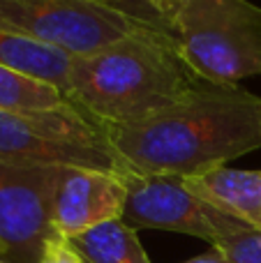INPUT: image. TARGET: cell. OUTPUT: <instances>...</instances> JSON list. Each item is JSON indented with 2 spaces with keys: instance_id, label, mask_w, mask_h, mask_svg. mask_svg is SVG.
Returning <instances> with one entry per match:
<instances>
[{
  "instance_id": "1",
  "label": "cell",
  "mask_w": 261,
  "mask_h": 263,
  "mask_svg": "<svg viewBox=\"0 0 261 263\" xmlns=\"http://www.w3.org/2000/svg\"><path fill=\"white\" fill-rule=\"evenodd\" d=\"M104 132L132 176L192 178L261 148V97L203 81L171 109Z\"/></svg>"
},
{
  "instance_id": "2",
  "label": "cell",
  "mask_w": 261,
  "mask_h": 263,
  "mask_svg": "<svg viewBox=\"0 0 261 263\" xmlns=\"http://www.w3.org/2000/svg\"><path fill=\"white\" fill-rule=\"evenodd\" d=\"M171 32L146 28L72 58L63 95L100 127H123L176 106L201 86Z\"/></svg>"
},
{
  "instance_id": "3",
  "label": "cell",
  "mask_w": 261,
  "mask_h": 263,
  "mask_svg": "<svg viewBox=\"0 0 261 263\" xmlns=\"http://www.w3.org/2000/svg\"><path fill=\"white\" fill-rule=\"evenodd\" d=\"M180 55L206 83L261 77V7L250 0H188L166 16Z\"/></svg>"
},
{
  "instance_id": "4",
  "label": "cell",
  "mask_w": 261,
  "mask_h": 263,
  "mask_svg": "<svg viewBox=\"0 0 261 263\" xmlns=\"http://www.w3.org/2000/svg\"><path fill=\"white\" fill-rule=\"evenodd\" d=\"M0 159L26 166L88 168L129 178L104 127L72 104L44 111H0Z\"/></svg>"
},
{
  "instance_id": "5",
  "label": "cell",
  "mask_w": 261,
  "mask_h": 263,
  "mask_svg": "<svg viewBox=\"0 0 261 263\" xmlns=\"http://www.w3.org/2000/svg\"><path fill=\"white\" fill-rule=\"evenodd\" d=\"M0 28L77 58L153 26L90 0H0Z\"/></svg>"
},
{
  "instance_id": "6",
  "label": "cell",
  "mask_w": 261,
  "mask_h": 263,
  "mask_svg": "<svg viewBox=\"0 0 261 263\" xmlns=\"http://www.w3.org/2000/svg\"><path fill=\"white\" fill-rule=\"evenodd\" d=\"M123 222L134 231L162 229L201 238L211 247L243 229H252L192 194L185 187V178L178 176H129Z\"/></svg>"
},
{
  "instance_id": "7",
  "label": "cell",
  "mask_w": 261,
  "mask_h": 263,
  "mask_svg": "<svg viewBox=\"0 0 261 263\" xmlns=\"http://www.w3.org/2000/svg\"><path fill=\"white\" fill-rule=\"evenodd\" d=\"M65 168L0 159V250L7 263H37L53 236L51 208Z\"/></svg>"
},
{
  "instance_id": "8",
  "label": "cell",
  "mask_w": 261,
  "mask_h": 263,
  "mask_svg": "<svg viewBox=\"0 0 261 263\" xmlns=\"http://www.w3.org/2000/svg\"><path fill=\"white\" fill-rule=\"evenodd\" d=\"M125 203V176L88 168H65L51 208V227L58 236L69 240L97 224L123 219Z\"/></svg>"
},
{
  "instance_id": "9",
  "label": "cell",
  "mask_w": 261,
  "mask_h": 263,
  "mask_svg": "<svg viewBox=\"0 0 261 263\" xmlns=\"http://www.w3.org/2000/svg\"><path fill=\"white\" fill-rule=\"evenodd\" d=\"M185 187L199 199L261 231V168L220 166L185 178Z\"/></svg>"
},
{
  "instance_id": "10",
  "label": "cell",
  "mask_w": 261,
  "mask_h": 263,
  "mask_svg": "<svg viewBox=\"0 0 261 263\" xmlns=\"http://www.w3.org/2000/svg\"><path fill=\"white\" fill-rule=\"evenodd\" d=\"M0 65L23 74V77L44 81L49 86L65 90L67 72L72 65V55L46 44L23 37L18 32L0 28Z\"/></svg>"
},
{
  "instance_id": "11",
  "label": "cell",
  "mask_w": 261,
  "mask_h": 263,
  "mask_svg": "<svg viewBox=\"0 0 261 263\" xmlns=\"http://www.w3.org/2000/svg\"><path fill=\"white\" fill-rule=\"evenodd\" d=\"M69 242L86 263H153L139 242L137 231L123 219L97 224L69 238Z\"/></svg>"
},
{
  "instance_id": "12",
  "label": "cell",
  "mask_w": 261,
  "mask_h": 263,
  "mask_svg": "<svg viewBox=\"0 0 261 263\" xmlns=\"http://www.w3.org/2000/svg\"><path fill=\"white\" fill-rule=\"evenodd\" d=\"M67 104L58 88L0 65V111H44Z\"/></svg>"
},
{
  "instance_id": "13",
  "label": "cell",
  "mask_w": 261,
  "mask_h": 263,
  "mask_svg": "<svg viewBox=\"0 0 261 263\" xmlns=\"http://www.w3.org/2000/svg\"><path fill=\"white\" fill-rule=\"evenodd\" d=\"M229 263H261V231L243 229L215 245Z\"/></svg>"
},
{
  "instance_id": "14",
  "label": "cell",
  "mask_w": 261,
  "mask_h": 263,
  "mask_svg": "<svg viewBox=\"0 0 261 263\" xmlns=\"http://www.w3.org/2000/svg\"><path fill=\"white\" fill-rule=\"evenodd\" d=\"M90 3L104 5V7L123 12V14H127V16L137 18V21L148 23V26L157 28V30L169 32V21H166L160 9L155 7V0H90Z\"/></svg>"
},
{
  "instance_id": "15",
  "label": "cell",
  "mask_w": 261,
  "mask_h": 263,
  "mask_svg": "<svg viewBox=\"0 0 261 263\" xmlns=\"http://www.w3.org/2000/svg\"><path fill=\"white\" fill-rule=\"evenodd\" d=\"M37 263H86L79 256V252L72 247V242L67 240V238L58 236V233H53V236L46 240L44 250H42V256Z\"/></svg>"
},
{
  "instance_id": "16",
  "label": "cell",
  "mask_w": 261,
  "mask_h": 263,
  "mask_svg": "<svg viewBox=\"0 0 261 263\" xmlns=\"http://www.w3.org/2000/svg\"><path fill=\"white\" fill-rule=\"evenodd\" d=\"M183 263H229V261H227V256L222 254L217 247H211L206 254H199V256H194V259L183 261Z\"/></svg>"
},
{
  "instance_id": "17",
  "label": "cell",
  "mask_w": 261,
  "mask_h": 263,
  "mask_svg": "<svg viewBox=\"0 0 261 263\" xmlns=\"http://www.w3.org/2000/svg\"><path fill=\"white\" fill-rule=\"evenodd\" d=\"M183 3H188V0H155V7L162 12V16H169L171 12H174L178 5H183Z\"/></svg>"
},
{
  "instance_id": "18",
  "label": "cell",
  "mask_w": 261,
  "mask_h": 263,
  "mask_svg": "<svg viewBox=\"0 0 261 263\" xmlns=\"http://www.w3.org/2000/svg\"><path fill=\"white\" fill-rule=\"evenodd\" d=\"M0 263H7V261H5V259H3V256H0Z\"/></svg>"
},
{
  "instance_id": "19",
  "label": "cell",
  "mask_w": 261,
  "mask_h": 263,
  "mask_svg": "<svg viewBox=\"0 0 261 263\" xmlns=\"http://www.w3.org/2000/svg\"><path fill=\"white\" fill-rule=\"evenodd\" d=\"M0 256H3V250H0Z\"/></svg>"
}]
</instances>
